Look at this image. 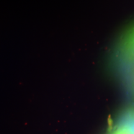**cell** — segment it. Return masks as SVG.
Wrapping results in <instances>:
<instances>
[{
    "instance_id": "cell-1",
    "label": "cell",
    "mask_w": 134,
    "mask_h": 134,
    "mask_svg": "<svg viewBox=\"0 0 134 134\" xmlns=\"http://www.w3.org/2000/svg\"><path fill=\"white\" fill-rule=\"evenodd\" d=\"M117 128L124 130L129 134H134V114L125 117Z\"/></svg>"
},
{
    "instance_id": "cell-2",
    "label": "cell",
    "mask_w": 134,
    "mask_h": 134,
    "mask_svg": "<svg viewBox=\"0 0 134 134\" xmlns=\"http://www.w3.org/2000/svg\"><path fill=\"white\" fill-rule=\"evenodd\" d=\"M111 134H129L126 131L122 129L117 128Z\"/></svg>"
}]
</instances>
